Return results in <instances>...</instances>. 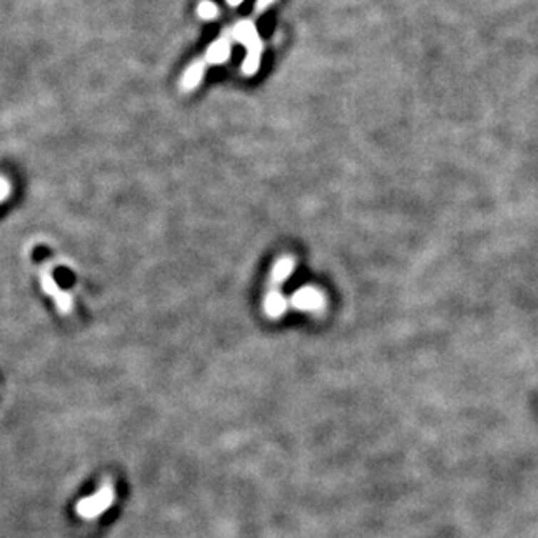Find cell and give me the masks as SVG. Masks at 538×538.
I'll return each mask as SVG.
<instances>
[{"mask_svg": "<svg viewBox=\"0 0 538 538\" xmlns=\"http://www.w3.org/2000/svg\"><path fill=\"white\" fill-rule=\"evenodd\" d=\"M205 65H208V63H205L203 58V59H196V61H192L187 66V70L183 72V77H181V82H180L181 89H183L185 93H190V91L199 88V84L203 82L204 73H205Z\"/></svg>", "mask_w": 538, "mask_h": 538, "instance_id": "cell-7", "label": "cell"}, {"mask_svg": "<svg viewBox=\"0 0 538 538\" xmlns=\"http://www.w3.org/2000/svg\"><path fill=\"white\" fill-rule=\"evenodd\" d=\"M228 31H230L232 41L239 42V44H243V46H246L249 41H253V39L258 35V29H256L255 18L240 19V21L235 23L232 29H228Z\"/></svg>", "mask_w": 538, "mask_h": 538, "instance_id": "cell-9", "label": "cell"}, {"mask_svg": "<svg viewBox=\"0 0 538 538\" xmlns=\"http://www.w3.org/2000/svg\"><path fill=\"white\" fill-rule=\"evenodd\" d=\"M296 260L293 256H280L279 260L274 263L270 272V288H279L280 284H284L288 280L293 272H295Z\"/></svg>", "mask_w": 538, "mask_h": 538, "instance_id": "cell-8", "label": "cell"}, {"mask_svg": "<svg viewBox=\"0 0 538 538\" xmlns=\"http://www.w3.org/2000/svg\"><path fill=\"white\" fill-rule=\"evenodd\" d=\"M244 47H246V58H244L240 70H243L244 75L251 77V75H255L256 72H258L265 46H263L262 39H260V35H256V37L253 39V41H249Z\"/></svg>", "mask_w": 538, "mask_h": 538, "instance_id": "cell-5", "label": "cell"}, {"mask_svg": "<svg viewBox=\"0 0 538 538\" xmlns=\"http://www.w3.org/2000/svg\"><path fill=\"white\" fill-rule=\"evenodd\" d=\"M232 56V37L230 31L225 30L223 34L216 39L215 42L209 44L204 53V61L208 65H223Z\"/></svg>", "mask_w": 538, "mask_h": 538, "instance_id": "cell-4", "label": "cell"}, {"mask_svg": "<svg viewBox=\"0 0 538 538\" xmlns=\"http://www.w3.org/2000/svg\"><path fill=\"white\" fill-rule=\"evenodd\" d=\"M288 307H290L288 298L283 295V293H280L279 288H270V290L267 291V295H265V302H263V310L268 318L270 319L283 318V315L286 314Z\"/></svg>", "mask_w": 538, "mask_h": 538, "instance_id": "cell-6", "label": "cell"}, {"mask_svg": "<svg viewBox=\"0 0 538 538\" xmlns=\"http://www.w3.org/2000/svg\"><path fill=\"white\" fill-rule=\"evenodd\" d=\"M41 284H42V290L46 291V295L51 296V298L54 300L59 314H63V315L72 314V312H73L72 295H70V293H66V291H63L61 288L58 286L56 280H54V277L51 275L47 270H44L41 274Z\"/></svg>", "mask_w": 538, "mask_h": 538, "instance_id": "cell-3", "label": "cell"}, {"mask_svg": "<svg viewBox=\"0 0 538 538\" xmlns=\"http://www.w3.org/2000/svg\"><path fill=\"white\" fill-rule=\"evenodd\" d=\"M113 502H116V486H113V481L110 477H106L96 493L77 502L75 514L84 521H94L112 507Z\"/></svg>", "mask_w": 538, "mask_h": 538, "instance_id": "cell-1", "label": "cell"}, {"mask_svg": "<svg viewBox=\"0 0 538 538\" xmlns=\"http://www.w3.org/2000/svg\"><path fill=\"white\" fill-rule=\"evenodd\" d=\"M274 2H275V0H256V4H255V16H253V18H258L260 14H263L265 11H267L268 7H270Z\"/></svg>", "mask_w": 538, "mask_h": 538, "instance_id": "cell-11", "label": "cell"}, {"mask_svg": "<svg viewBox=\"0 0 538 538\" xmlns=\"http://www.w3.org/2000/svg\"><path fill=\"white\" fill-rule=\"evenodd\" d=\"M291 307L300 312H310L319 314L326 308V296L324 293L314 286H303L291 295Z\"/></svg>", "mask_w": 538, "mask_h": 538, "instance_id": "cell-2", "label": "cell"}, {"mask_svg": "<svg viewBox=\"0 0 538 538\" xmlns=\"http://www.w3.org/2000/svg\"><path fill=\"white\" fill-rule=\"evenodd\" d=\"M197 14H199V18L204 19V21H213V19L218 18L220 9L215 2H211V0H203V2L199 4V7H197Z\"/></svg>", "mask_w": 538, "mask_h": 538, "instance_id": "cell-10", "label": "cell"}, {"mask_svg": "<svg viewBox=\"0 0 538 538\" xmlns=\"http://www.w3.org/2000/svg\"><path fill=\"white\" fill-rule=\"evenodd\" d=\"M243 2H244V0H227V4L230 7H239Z\"/></svg>", "mask_w": 538, "mask_h": 538, "instance_id": "cell-13", "label": "cell"}, {"mask_svg": "<svg viewBox=\"0 0 538 538\" xmlns=\"http://www.w3.org/2000/svg\"><path fill=\"white\" fill-rule=\"evenodd\" d=\"M9 192H11L9 181H7L4 176H0V203H4V201L9 197Z\"/></svg>", "mask_w": 538, "mask_h": 538, "instance_id": "cell-12", "label": "cell"}]
</instances>
